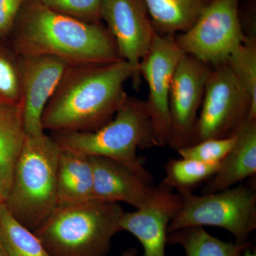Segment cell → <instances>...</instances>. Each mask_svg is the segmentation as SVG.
<instances>
[{
  "mask_svg": "<svg viewBox=\"0 0 256 256\" xmlns=\"http://www.w3.org/2000/svg\"><path fill=\"white\" fill-rule=\"evenodd\" d=\"M60 148L88 156H102L118 162L154 184L143 166L138 149L156 146L144 100L128 96L114 117L105 126L88 132H54Z\"/></svg>",
  "mask_w": 256,
  "mask_h": 256,
  "instance_id": "cell-4",
  "label": "cell"
},
{
  "mask_svg": "<svg viewBox=\"0 0 256 256\" xmlns=\"http://www.w3.org/2000/svg\"><path fill=\"white\" fill-rule=\"evenodd\" d=\"M200 109L190 146L230 137L248 118H256L252 96L227 64L212 69Z\"/></svg>",
  "mask_w": 256,
  "mask_h": 256,
  "instance_id": "cell-7",
  "label": "cell"
},
{
  "mask_svg": "<svg viewBox=\"0 0 256 256\" xmlns=\"http://www.w3.org/2000/svg\"><path fill=\"white\" fill-rule=\"evenodd\" d=\"M26 138L22 106L0 104V194L4 200Z\"/></svg>",
  "mask_w": 256,
  "mask_h": 256,
  "instance_id": "cell-17",
  "label": "cell"
},
{
  "mask_svg": "<svg viewBox=\"0 0 256 256\" xmlns=\"http://www.w3.org/2000/svg\"><path fill=\"white\" fill-rule=\"evenodd\" d=\"M4 196H2V195L0 194V205H1L2 204L4 203Z\"/></svg>",
  "mask_w": 256,
  "mask_h": 256,
  "instance_id": "cell-30",
  "label": "cell"
},
{
  "mask_svg": "<svg viewBox=\"0 0 256 256\" xmlns=\"http://www.w3.org/2000/svg\"><path fill=\"white\" fill-rule=\"evenodd\" d=\"M0 256H8L6 252H4L2 246L1 242H0Z\"/></svg>",
  "mask_w": 256,
  "mask_h": 256,
  "instance_id": "cell-29",
  "label": "cell"
},
{
  "mask_svg": "<svg viewBox=\"0 0 256 256\" xmlns=\"http://www.w3.org/2000/svg\"><path fill=\"white\" fill-rule=\"evenodd\" d=\"M21 102L18 56L0 40V104L20 106Z\"/></svg>",
  "mask_w": 256,
  "mask_h": 256,
  "instance_id": "cell-23",
  "label": "cell"
},
{
  "mask_svg": "<svg viewBox=\"0 0 256 256\" xmlns=\"http://www.w3.org/2000/svg\"><path fill=\"white\" fill-rule=\"evenodd\" d=\"M138 254V250L136 248H130L124 250L120 256H137Z\"/></svg>",
  "mask_w": 256,
  "mask_h": 256,
  "instance_id": "cell-27",
  "label": "cell"
},
{
  "mask_svg": "<svg viewBox=\"0 0 256 256\" xmlns=\"http://www.w3.org/2000/svg\"><path fill=\"white\" fill-rule=\"evenodd\" d=\"M235 134L230 137L206 140L178 150L180 158L205 163H218L223 160L235 142Z\"/></svg>",
  "mask_w": 256,
  "mask_h": 256,
  "instance_id": "cell-24",
  "label": "cell"
},
{
  "mask_svg": "<svg viewBox=\"0 0 256 256\" xmlns=\"http://www.w3.org/2000/svg\"><path fill=\"white\" fill-rule=\"evenodd\" d=\"M238 3L239 0H212L191 28L175 35L178 47L212 68L226 64L230 54L246 38Z\"/></svg>",
  "mask_w": 256,
  "mask_h": 256,
  "instance_id": "cell-8",
  "label": "cell"
},
{
  "mask_svg": "<svg viewBox=\"0 0 256 256\" xmlns=\"http://www.w3.org/2000/svg\"><path fill=\"white\" fill-rule=\"evenodd\" d=\"M178 193L182 206L170 223L168 234L186 227L210 226L228 230L236 242H244L256 230L255 182L200 196L190 190Z\"/></svg>",
  "mask_w": 256,
  "mask_h": 256,
  "instance_id": "cell-6",
  "label": "cell"
},
{
  "mask_svg": "<svg viewBox=\"0 0 256 256\" xmlns=\"http://www.w3.org/2000/svg\"><path fill=\"white\" fill-rule=\"evenodd\" d=\"M57 206L94 200V170L90 156L60 148L56 176Z\"/></svg>",
  "mask_w": 256,
  "mask_h": 256,
  "instance_id": "cell-16",
  "label": "cell"
},
{
  "mask_svg": "<svg viewBox=\"0 0 256 256\" xmlns=\"http://www.w3.org/2000/svg\"><path fill=\"white\" fill-rule=\"evenodd\" d=\"M24 0H0V40L10 36Z\"/></svg>",
  "mask_w": 256,
  "mask_h": 256,
  "instance_id": "cell-26",
  "label": "cell"
},
{
  "mask_svg": "<svg viewBox=\"0 0 256 256\" xmlns=\"http://www.w3.org/2000/svg\"><path fill=\"white\" fill-rule=\"evenodd\" d=\"M220 162L205 163L196 160L171 159L165 166L163 182L176 192L190 190L212 178L220 169Z\"/></svg>",
  "mask_w": 256,
  "mask_h": 256,
  "instance_id": "cell-21",
  "label": "cell"
},
{
  "mask_svg": "<svg viewBox=\"0 0 256 256\" xmlns=\"http://www.w3.org/2000/svg\"><path fill=\"white\" fill-rule=\"evenodd\" d=\"M234 75L252 96L256 106V38L246 36L229 56L226 62Z\"/></svg>",
  "mask_w": 256,
  "mask_h": 256,
  "instance_id": "cell-22",
  "label": "cell"
},
{
  "mask_svg": "<svg viewBox=\"0 0 256 256\" xmlns=\"http://www.w3.org/2000/svg\"><path fill=\"white\" fill-rule=\"evenodd\" d=\"M124 213L114 202L58 205L34 233L52 256H106Z\"/></svg>",
  "mask_w": 256,
  "mask_h": 256,
  "instance_id": "cell-3",
  "label": "cell"
},
{
  "mask_svg": "<svg viewBox=\"0 0 256 256\" xmlns=\"http://www.w3.org/2000/svg\"><path fill=\"white\" fill-rule=\"evenodd\" d=\"M181 206V196L162 182L142 206L124 212L120 226L140 242L144 256H165L168 227Z\"/></svg>",
  "mask_w": 256,
  "mask_h": 256,
  "instance_id": "cell-13",
  "label": "cell"
},
{
  "mask_svg": "<svg viewBox=\"0 0 256 256\" xmlns=\"http://www.w3.org/2000/svg\"><path fill=\"white\" fill-rule=\"evenodd\" d=\"M168 244L180 246L186 256H242L250 242H226L210 235L203 226H191L168 234Z\"/></svg>",
  "mask_w": 256,
  "mask_h": 256,
  "instance_id": "cell-19",
  "label": "cell"
},
{
  "mask_svg": "<svg viewBox=\"0 0 256 256\" xmlns=\"http://www.w3.org/2000/svg\"><path fill=\"white\" fill-rule=\"evenodd\" d=\"M232 149L220 162V169L202 190L214 193L230 188L256 174V118H248L234 133Z\"/></svg>",
  "mask_w": 256,
  "mask_h": 256,
  "instance_id": "cell-15",
  "label": "cell"
},
{
  "mask_svg": "<svg viewBox=\"0 0 256 256\" xmlns=\"http://www.w3.org/2000/svg\"><path fill=\"white\" fill-rule=\"evenodd\" d=\"M94 170V200L124 202L138 208L150 196L156 186L128 166L109 158L90 156Z\"/></svg>",
  "mask_w": 256,
  "mask_h": 256,
  "instance_id": "cell-14",
  "label": "cell"
},
{
  "mask_svg": "<svg viewBox=\"0 0 256 256\" xmlns=\"http://www.w3.org/2000/svg\"><path fill=\"white\" fill-rule=\"evenodd\" d=\"M212 69L208 64L185 54L175 68L170 94L171 136L168 144L174 150L191 144Z\"/></svg>",
  "mask_w": 256,
  "mask_h": 256,
  "instance_id": "cell-11",
  "label": "cell"
},
{
  "mask_svg": "<svg viewBox=\"0 0 256 256\" xmlns=\"http://www.w3.org/2000/svg\"><path fill=\"white\" fill-rule=\"evenodd\" d=\"M133 69L126 60L69 65L44 110V130L88 132L114 117L128 98L124 84Z\"/></svg>",
  "mask_w": 256,
  "mask_h": 256,
  "instance_id": "cell-1",
  "label": "cell"
},
{
  "mask_svg": "<svg viewBox=\"0 0 256 256\" xmlns=\"http://www.w3.org/2000/svg\"><path fill=\"white\" fill-rule=\"evenodd\" d=\"M256 256V248L252 246L248 248L244 252V256Z\"/></svg>",
  "mask_w": 256,
  "mask_h": 256,
  "instance_id": "cell-28",
  "label": "cell"
},
{
  "mask_svg": "<svg viewBox=\"0 0 256 256\" xmlns=\"http://www.w3.org/2000/svg\"><path fill=\"white\" fill-rule=\"evenodd\" d=\"M174 36L156 33L140 66L141 76L146 80L149 90L144 102L156 146L169 144L170 89L175 68L184 54L175 41Z\"/></svg>",
  "mask_w": 256,
  "mask_h": 256,
  "instance_id": "cell-9",
  "label": "cell"
},
{
  "mask_svg": "<svg viewBox=\"0 0 256 256\" xmlns=\"http://www.w3.org/2000/svg\"><path fill=\"white\" fill-rule=\"evenodd\" d=\"M60 148L45 132L26 136L4 204L20 223L35 232L57 206Z\"/></svg>",
  "mask_w": 256,
  "mask_h": 256,
  "instance_id": "cell-5",
  "label": "cell"
},
{
  "mask_svg": "<svg viewBox=\"0 0 256 256\" xmlns=\"http://www.w3.org/2000/svg\"><path fill=\"white\" fill-rule=\"evenodd\" d=\"M0 242L8 256H52L33 232L0 205Z\"/></svg>",
  "mask_w": 256,
  "mask_h": 256,
  "instance_id": "cell-20",
  "label": "cell"
},
{
  "mask_svg": "<svg viewBox=\"0 0 256 256\" xmlns=\"http://www.w3.org/2000/svg\"><path fill=\"white\" fill-rule=\"evenodd\" d=\"M24 127L28 136L44 132V110L69 64L50 56H18Z\"/></svg>",
  "mask_w": 256,
  "mask_h": 256,
  "instance_id": "cell-12",
  "label": "cell"
},
{
  "mask_svg": "<svg viewBox=\"0 0 256 256\" xmlns=\"http://www.w3.org/2000/svg\"><path fill=\"white\" fill-rule=\"evenodd\" d=\"M10 46L21 56H50L69 65L122 60L114 37L102 23L60 14L38 0H24Z\"/></svg>",
  "mask_w": 256,
  "mask_h": 256,
  "instance_id": "cell-2",
  "label": "cell"
},
{
  "mask_svg": "<svg viewBox=\"0 0 256 256\" xmlns=\"http://www.w3.org/2000/svg\"><path fill=\"white\" fill-rule=\"evenodd\" d=\"M101 20L114 37L119 54L132 66L133 88L141 85L140 66L156 32L143 0H102Z\"/></svg>",
  "mask_w": 256,
  "mask_h": 256,
  "instance_id": "cell-10",
  "label": "cell"
},
{
  "mask_svg": "<svg viewBox=\"0 0 256 256\" xmlns=\"http://www.w3.org/2000/svg\"><path fill=\"white\" fill-rule=\"evenodd\" d=\"M57 12L89 22L100 23L102 0H38Z\"/></svg>",
  "mask_w": 256,
  "mask_h": 256,
  "instance_id": "cell-25",
  "label": "cell"
},
{
  "mask_svg": "<svg viewBox=\"0 0 256 256\" xmlns=\"http://www.w3.org/2000/svg\"><path fill=\"white\" fill-rule=\"evenodd\" d=\"M158 34L188 31L212 0H143Z\"/></svg>",
  "mask_w": 256,
  "mask_h": 256,
  "instance_id": "cell-18",
  "label": "cell"
}]
</instances>
